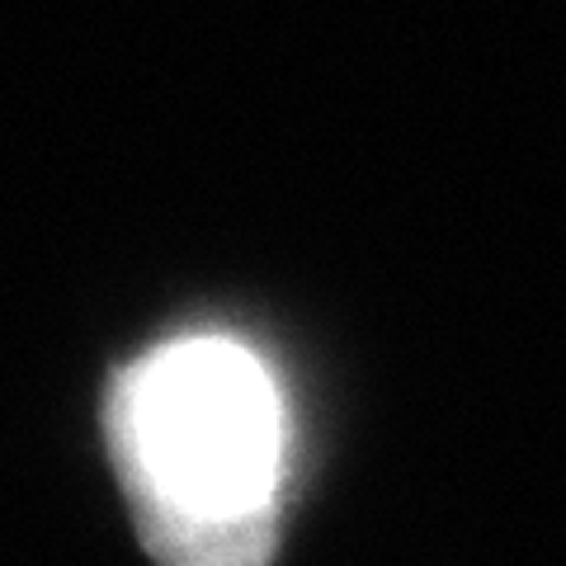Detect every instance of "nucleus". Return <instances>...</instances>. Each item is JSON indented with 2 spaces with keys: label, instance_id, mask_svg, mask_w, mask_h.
Wrapping results in <instances>:
<instances>
[{
  "label": "nucleus",
  "instance_id": "obj_1",
  "mask_svg": "<svg viewBox=\"0 0 566 566\" xmlns=\"http://www.w3.org/2000/svg\"><path fill=\"white\" fill-rule=\"evenodd\" d=\"M104 444L156 566H270L289 406L255 345L189 331L114 368Z\"/></svg>",
  "mask_w": 566,
  "mask_h": 566
}]
</instances>
